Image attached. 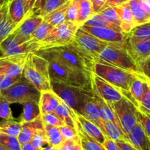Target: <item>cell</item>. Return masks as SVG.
Returning a JSON list of instances; mask_svg holds the SVG:
<instances>
[{
	"label": "cell",
	"mask_w": 150,
	"mask_h": 150,
	"mask_svg": "<svg viewBox=\"0 0 150 150\" xmlns=\"http://www.w3.org/2000/svg\"><path fill=\"white\" fill-rule=\"evenodd\" d=\"M45 59H54L70 67L93 74V59L74 42L62 47L41 50L35 52Z\"/></svg>",
	"instance_id": "6da1fadb"
},
{
	"label": "cell",
	"mask_w": 150,
	"mask_h": 150,
	"mask_svg": "<svg viewBox=\"0 0 150 150\" xmlns=\"http://www.w3.org/2000/svg\"><path fill=\"white\" fill-rule=\"evenodd\" d=\"M47 60L52 81L92 90L91 77L93 74L75 69L54 59H47Z\"/></svg>",
	"instance_id": "7a4b0ae2"
},
{
	"label": "cell",
	"mask_w": 150,
	"mask_h": 150,
	"mask_svg": "<svg viewBox=\"0 0 150 150\" xmlns=\"http://www.w3.org/2000/svg\"><path fill=\"white\" fill-rule=\"evenodd\" d=\"M23 76L40 91L52 89L49 61L35 53L27 55Z\"/></svg>",
	"instance_id": "3957f363"
},
{
	"label": "cell",
	"mask_w": 150,
	"mask_h": 150,
	"mask_svg": "<svg viewBox=\"0 0 150 150\" xmlns=\"http://www.w3.org/2000/svg\"><path fill=\"white\" fill-rule=\"evenodd\" d=\"M51 87L52 90L66 105L79 114H81L86 102L94 96V92L91 89L74 87L52 80Z\"/></svg>",
	"instance_id": "277c9868"
},
{
	"label": "cell",
	"mask_w": 150,
	"mask_h": 150,
	"mask_svg": "<svg viewBox=\"0 0 150 150\" xmlns=\"http://www.w3.org/2000/svg\"><path fill=\"white\" fill-rule=\"evenodd\" d=\"M99 59L131 73H141L138 66L127 51L125 41L110 43L99 53Z\"/></svg>",
	"instance_id": "5b68a950"
},
{
	"label": "cell",
	"mask_w": 150,
	"mask_h": 150,
	"mask_svg": "<svg viewBox=\"0 0 150 150\" xmlns=\"http://www.w3.org/2000/svg\"><path fill=\"white\" fill-rule=\"evenodd\" d=\"M93 73L114 86L119 90L129 91L134 74L98 59L93 65Z\"/></svg>",
	"instance_id": "8992f818"
},
{
	"label": "cell",
	"mask_w": 150,
	"mask_h": 150,
	"mask_svg": "<svg viewBox=\"0 0 150 150\" xmlns=\"http://www.w3.org/2000/svg\"><path fill=\"white\" fill-rule=\"evenodd\" d=\"M0 96L10 104L23 105L28 102H39L41 91L22 76L13 86L2 92Z\"/></svg>",
	"instance_id": "52a82bcc"
},
{
	"label": "cell",
	"mask_w": 150,
	"mask_h": 150,
	"mask_svg": "<svg viewBox=\"0 0 150 150\" xmlns=\"http://www.w3.org/2000/svg\"><path fill=\"white\" fill-rule=\"evenodd\" d=\"M79 27L80 26L77 24L67 21L54 27L50 35L40 43V50L71 44L74 41L75 34Z\"/></svg>",
	"instance_id": "ba28073f"
},
{
	"label": "cell",
	"mask_w": 150,
	"mask_h": 150,
	"mask_svg": "<svg viewBox=\"0 0 150 150\" xmlns=\"http://www.w3.org/2000/svg\"><path fill=\"white\" fill-rule=\"evenodd\" d=\"M110 104L120 122L122 130L127 135L138 122L137 118L138 108L125 96L118 102Z\"/></svg>",
	"instance_id": "9c48e42d"
},
{
	"label": "cell",
	"mask_w": 150,
	"mask_h": 150,
	"mask_svg": "<svg viewBox=\"0 0 150 150\" xmlns=\"http://www.w3.org/2000/svg\"><path fill=\"white\" fill-rule=\"evenodd\" d=\"M74 42L86 54L90 55L93 59L94 63L99 59V54L101 51L110 44L98 39L97 38L80 27L76 32Z\"/></svg>",
	"instance_id": "30bf717a"
},
{
	"label": "cell",
	"mask_w": 150,
	"mask_h": 150,
	"mask_svg": "<svg viewBox=\"0 0 150 150\" xmlns=\"http://www.w3.org/2000/svg\"><path fill=\"white\" fill-rule=\"evenodd\" d=\"M91 83L93 91L107 102H118L124 97L119 88L93 73L91 77Z\"/></svg>",
	"instance_id": "8fae6325"
},
{
	"label": "cell",
	"mask_w": 150,
	"mask_h": 150,
	"mask_svg": "<svg viewBox=\"0 0 150 150\" xmlns=\"http://www.w3.org/2000/svg\"><path fill=\"white\" fill-rule=\"evenodd\" d=\"M125 45L127 51L139 69L141 65L150 57V39L138 40L128 35L125 41Z\"/></svg>",
	"instance_id": "7c38bea8"
},
{
	"label": "cell",
	"mask_w": 150,
	"mask_h": 150,
	"mask_svg": "<svg viewBox=\"0 0 150 150\" xmlns=\"http://www.w3.org/2000/svg\"><path fill=\"white\" fill-rule=\"evenodd\" d=\"M80 28L97 38L98 39L108 43H122L126 41L128 37V35L125 33L105 27H91L83 24Z\"/></svg>",
	"instance_id": "4fadbf2b"
},
{
	"label": "cell",
	"mask_w": 150,
	"mask_h": 150,
	"mask_svg": "<svg viewBox=\"0 0 150 150\" xmlns=\"http://www.w3.org/2000/svg\"><path fill=\"white\" fill-rule=\"evenodd\" d=\"M43 20V17L39 16H30L24 18L14 32L18 37L25 41H30L38 26Z\"/></svg>",
	"instance_id": "5bb4252c"
},
{
	"label": "cell",
	"mask_w": 150,
	"mask_h": 150,
	"mask_svg": "<svg viewBox=\"0 0 150 150\" xmlns=\"http://www.w3.org/2000/svg\"><path fill=\"white\" fill-rule=\"evenodd\" d=\"M136 26L150 22V7L144 0H131L128 2Z\"/></svg>",
	"instance_id": "9a60e30c"
},
{
	"label": "cell",
	"mask_w": 150,
	"mask_h": 150,
	"mask_svg": "<svg viewBox=\"0 0 150 150\" xmlns=\"http://www.w3.org/2000/svg\"><path fill=\"white\" fill-rule=\"evenodd\" d=\"M127 138L128 143L136 150H150V140L140 122H138L134 129L128 134Z\"/></svg>",
	"instance_id": "2e32d148"
},
{
	"label": "cell",
	"mask_w": 150,
	"mask_h": 150,
	"mask_svg": "<svg viewBox=\"0 0 150 150\" xmlns=\"http://www.w3.org/2000/svg\"><path fill=\"white\" fill-rule=\"evenodd\" d=\"M61 102L62 100L60 97L52 89L41 91L39 99L41 114L44 115L54 112Z\"/></svg>",
	"instance_id": "e0dca14e"
},
{
	"label": "cell",
	"mask_w": 150,
	"mask_h": 150,
	"mask_svg": "<svg viewBox=\"0 0 150 150\" xmlns=\"http://www.w3.org/2000/svg\"><path fill=\"white\" fill-rule=\"evenodd\" d=\"M40 129H44V124L41 115L33 121L21 124V131L18 137L20 144L30 142L34 134Z\"/></svg>",
	"instance_id": "ac0fdd59"
},
{
	"label": "cell",
	"mask_w": 150,
	"mask_h": 150,
	"mask_svg": "<svg viewBox=\"0 0 150 150\" xmlns=\"http://www.w3.org/2000/svg\"><path fill=\"white\" fill-rule=\"evenodd\" d=\"M18 27L8 15V5L2 7L0 10V45L11 35Z\"/></svg>",
	"instance_id": "d6986e66"
},
{
	"label": "cell",
	"mask_w": 150,
	"mask_h": 150,
	"mask_svg": "<svg viewBox=\"0 0 150 150\" xmlns=\"http://www.w3.org/2000/svg\"><path fill=\"white\" fill-rule=\"evenodd\" d=\"M76 115H77V122H79L80 125L81 126L82 129L89 136H91L93 139H95L96 141H97L98 142L103 145L104 142H105V139H106V136L102 132L100 128L97 125H95L94 123H93V122L89 121L88 119H86L83 115L79 114V113H77V112H76Z\"/></svg>",
	"instance_id": "ffe728a7"
},
{
	"label": "cell",
	"mask_w": 150,
	"mask_h": 150,
	"mask_svg": "<svg viewBox=\"0 0 150 150\" xmlns=\"http://www.w3.org/2000/svg\"><path fill=\"white\" fill-rule=\"evenodd\" d=\"M114 8L120 17L121 22H122L120 27L122 33L129 35L132 29L136 27L130 7L127 3L122 6L114 7Z\"/></svg>",
	"instance_id": "44dd1931"
},
{
	"label": "cell",
	"mask_w": 150,
	"mask_h": 150,
	"mask_svg": "<svg viewBox=\"0 0 150 150\" xmlns=\"http://www.w3.org/2000/svg\"><path fill=\"white\" fill-rule=\"evenodd\" d=\"M105 136L116 142H127V135L118 125L110 121L102 120L100 127Z\"/></svg>",
	"instance_id": "7402d4cb"
},
{
	"label": "cell",
	"mask_w": 150,
	"mask_h": 150,
	"mask_svg": "<svg viewBox=\"0 0 150 150\" xmlns=\"http://www.w3.org/2000/svg\"><path fill=\"white\" fill-rule=\"evenodd\" d=\"M93 99H94L95 102H96V105H97L99 114H100V116L102 120L110 121V122H113V123L118 125L122 129L120 122H119V119H118L117 116H116V114L115 113L114 110L112 109L110 104L107 102L106 101H105L101 97H99L95 93Z\"/></svg>",
	"instance_id": "603a6c76"
},
{
	"label": "cell",
	"mask_w": 150,
	"mask_h": 150,
	"mask_svg": "<svg viewBox=\"0 0 150 150\" xmlns=\"http://www.w3.org/2000/svg\"><path fill=\"white\" fill-rule=\"evenodd\" d=\"M8 15L19 25L26 17V0H11L8 4Z\"/></svg>",
	"instance_id": "cb8c5ba5"
},
{
	"label": "cell",
	"mask_w": 150,
	"mask_h": 150,
	"mask_svg": "<svg viewBox=\"0 0 150 150\" xmlns=\"http://www.w3.org/2000/svg\"><path fill=\"white\" fill-rule=\"evenodd\" d=\"M59 118L65 123L67 126L77 129V115L76 112L67 105L62 101L54 111Z\"/></svg>",
	"instance_id": "d4e9b609"
},
{
	"label": "cell",
	"mask_w": 150,
	"mask_h": 150,
	"mask_svg": "<svg viewBox=\"0 0 150 150\" xmlns=\"http://www.w3.org/2000/svg\"><path fill=\"white\" fill-rule=\"evenodd\" d=\"M70 1L66 2L61 7L56 9L55 11H52L50 14L47 15L46 16L43 17V19L44 21L47 22L48 24H51L54 27H57L60 24H63L65 21H66V12L69 8Z\"/></svg>",
	"instance_id": "484cf974"
},
{
	"label": "cell",
	"mask_w": 150,
	"mask_h": 150,
	"mask_svg": "<svg viewBox=\"0 0 150 150\" xmlns=\"http://www.w3.org/2000/svg\"><path fill=\"white\" fill-rule=\"evenodd\" d=\"M39 102H28L23 104V112L19 122L21 124L30 122L41 116Z\"/></svg>",
	"instance_id": "4316f807"
},
{
	"label": "cell",
	"mask_w": 150,
	"mask_h": 150,
	"mask_svg": "<svg viewBox=\"0 0 150 150\" xmlns=\"http://www.w3.org/2000/svg\"><path fill=\"white\" fill-rule=\"evenodd\" d=\"M77 130L78 136L80 140V144L84 150H106L102 144L98 142L93 138L89 136L80 125L79 122H77Z\"/></svg>",
	"instance_id": "83f0119b"
},
{
	"label": "cell",
	"mask_w": 150,
	"mask_h": 150,
	"mask_svg": "<svg viewBox=\"0 0 150 150\" xmlns=\"http://www.w3.org/2000/svg\"><path fill=\"white\" fill-rule=\"evenodd\" d=\"M81 115L97 125L99 128L101 127L102 119L99 114V109L93 98L86 102L84 108L82 110Z\"/></svg>",
	"instance_id": "f1b7e54d"
},
{
	"label": "cell",
	"mask_w": 150,
	"mask_h": 150,
	"mask_svg": "<svg viewBox=\"0 0 150 150\" xmlns=\"http://www.w3.org/2000/svg\"><path fill=\"white\" fill-rule=\"evenodd\" d=\"M144 74L141 73L134 74L129 86V93L135 99L138 107L144 93Z\"/></svg>",
	"instance_id": "f546056e"
},
{
	"label": "cell",
	"mask_w": 150,
	"mask_h": 150,
	"mask_svg": "<svg viewBox=\"0 0 150 150\" xmlns=\"http://www.w3.org/2000/svg\"><path fill=\"white\" fill-rule=\"evenodd\" d=\"M78 2V18L77 24L80 26L85 24L93 16V6L91 0H77Z\"/></svg>",
	"instance_id": "4dcf8cb0"
},
{
	"label": "cell",
	"mask_w": 150,
	"mask_h": 150,
	"mask_svg": "<svg viewBox=\"0 0 150 150\" xmlns=\"http://www.w3.org/2000/svg\"><path fill=\"white\" fill-rule=\"evenodd\" d=\"M44 130L47 135L49 145L54 147H59L63 144L66 139L60 132L59 127L52 126L44 123Z\"/></svg>",
	"instance_id": "1f68e13d"
},
{
	"label": "cell",
	"mask_w": 150,
	"mask_h": 150,
	"mask_svg": "<svg viewBox=\"0 0 150 150\" xmlns=\"http://www.w3.org/2000/svg\"><path fill=\"white\" fill-rule=\"evenodd\" d=\"M84 24L87 26H91V27H105V28L112 29V30H114L116 31L122 33L120 26L108 21L99 13H93V16Z\"/></svg>",
	"instance_id": "d6a6232c"
},
{
	"label": "cell",
	"mask_w": 150,
	"mask_h": 150,
	"mask_svg": "<svg viewBox=\"0 0 150 150\" xmlns=\"http://www.w3.org/2000/svg\"><path fill=\"white\" fill-rule=\"evenodd\" d=\"M21 131V123L14 119L0 121V133L6 134L18 138Z\"/></svg>",
	"instance_id": "836d02e7"
},
{
	"label": "cell",
	"mask_w": 150,
	"mask_h": 150,
	"mask_svg": "<svg viewBox=\"0 0 150 150\" xmlns=\"http://www.w3.org/2000/svg\"><path fill=\"white\" fill-rule=\"evenodd\" d=\"M70 0H46L44 5L38 10L33 16H39L44 17L50 14L52 11H55L68 2Z\"/></svg>",
	"instance_id": "e575fe53"
},
{
	"label": "cell",
	"mask_w": 150,
	"mask_h": 150,
	"mask_svg": "<svg viewBox=\"0 0 150 150\" xmlns=\"http://www.w3.org/2000/svg\"><path fill=\"white\" fill-rule=\"evenodd\" d=\"M54 28V27L53 26L43 20L42 22L36 28L35 31L33 34L32 38H33L35 41H38V42H43L50 35Z\"/></svg>",
	"instance_id": "d590c367"
},
{
	"label": "cell",
	"mask_w": 150,
	"mask_h": 150,
	"mask_svg": "<svg viewBox=\"0 0 150 150\" xmlns=\"http://www.w3.org/2000/svg\"><path fill=\"white\" fill-rule=\"evenodd\" d=\"M128 35L138 40L150 39V22L138 25L132 29Z\"/></svg>",
	"instance_id": "8d00e7d4"
},
{
	"label": "cell",
	"mask_w": 150,
	"mask_h": 150,
	"mask_svg": "<svg viewBox=\"0 0 150 150\" xmlns=\"http://www.w3.org/2000/svg\"><path fill=\"white\" fill-rule=\"evenodd\" d=\"M144 93L138 107V110L143 113L150 114V88L146 81V77L144 75Z\"/></svg>",
	"instance_id": "74e56055"
},
{
	"label": "cell",
	"mask_w": 150,
	"mask_h": 150,
	"mask_svg": "<svg viewBox=\"0 0 150 150\" xmlns=\"http://www.w3.org/2000/svg\"><path fill=\"white\" fill-rule=\"evenodd\" d=\"M0 144L10 150H21V144L17 137L0 133Z\"/></svg>",
	"instance_id": "f35d334b"
},
{
	"label": "cell",
	"mask_w": 150,
	"mask_h": 150,
	"mask_svg": "<svg viewBox=\"0 0 150 150\" xmlns=\"http://www.w3.org/2000/svg\"><path fill=\"white\" fill-rule=\"evenodd\" d=\"M30 142L38 150H40L44 147L47 146L49 145V143L45 130L44 129L38 130L34 134Z\"/></svg>",
	"instance_id": "ab89813d"
},
{
	"label": "cell",
	"mask_w": 150,
	"mask_h": 150,
	"mask_svg": "<svg viewBox=\"0 0 150 150\" xmlns=\"http://www.w3.org/2000/svg\"><path fill=\"white\" fill-rule=\"evenodd\" d=\"M99 13L110 22L121 26V19L114 7H108L99 11Z\"/></svg>",
	"instance_id": "60d3db41"
},
{
	"label": "cell",
	"mask_w": 150,
	"mask_h": 150,
	"mask_svg": "<svg viewBox=\"0 0 150 150\" xmlns=\"http://www.w3.org/2000/svg\"><path fill=\"white\" fill-rule=\"evenodd\" d=\"M78 18V2L77 0H70L66 12V21L77 24Z\"/></svg>",
	"instance_id": "b9f144b4"
},
{
	"label": "cell",
	"mask_w": 150,
	"mask_h": 150,
	"mask_svg": "<svg viewBox=\"0 0 150 150\" xmlns=\"http://www.w3.org/2000/svg\"><path fill=\"white\" fill-rule=\"evenodd\" d=\"M10 105L11 104L0 96V118L2 119H14Z\"/></svg>",
	"instance_id": "7bdbcfd3"
},
{
	"label": "cell",
	"mask_w": 150,
	"mask_h": 150,
	"mask_svg": "<svg viewBox=\"0 0 150 150\" xmlns=\"http://www.w3.org/2000/svg\"><path fill=\"white\" fill-rule=\"evenodd\" d=\"M42 116L43 121L44 123L48 124V125H52V126L57 127H61L65 126V123L57 116L55 112H50V113H47V114L41 115Z\"/></svg>",
	"instance_id": "ee69618b"
},
{
	"label": "cell",
	"mask_w": 150,
	"mask_h": 150,
	"mask_svg": "<svg viewBox=\"0 0 150 150\" xmlns=\"http://www.w3.org/2000/svg\"><path fill=\"white\" fill-rule=\"evenodd\" d=\"M137 118H138V122H140L142 126L146 135L148 136L149 139L150 140V114L143 113L138 110Z\"/></svg>",
	"instance_id": "f6af8a7d"
},
{
	"label": "cell",
	"mask_w": 150,
	"mask_h": 150,
	"mask_svg": "<svg viewBox=\"0 0 150 150\" xmlns=\"http://www.w3.org/2000/svg\"><path fill=\"white\" fill-rule=\"evenodd\" d=\"M60 129V132L62 133L63 136L64 137V138L66 140H71V141H77L78 140L79 136H78V132L77 130L74 128H72L71 127L67 126V125H65V126L61 127H59Z\"/></svg>",
	"instance_id": "bcb514c9"
},
{
	"label": "cell",
	"mask_w": 150,
	"mask_h": 150,
	"mask_svg": "<svg viewBox=\"0 0 150 150\" xmlns=\"http://www.w3.org/2000/svg\"><path fill=\"white\" fill-rule=\"evenodd\" d=\"M21 76H16V77H11V76H5L4 78L0 83V93L8 90V88L13 86L15 83H16L20 80Z\"/></svg>",
	"instance_id": "7dc6e473"
},
{
	"label": "cell",
	"mask_w": 150,
	"mask_h": 150,
	"mask_svg": "<svg viewBox=\"0 0 150 150\" xmlns=\"http://www.w3.org/2000/svg\"><path fill=\"white\" fill-rule=\"evenodd\" d=\"M78 140H77V141H78ZM77 141L66 140L60 146L58 147V150H76V142H77Z\"/></svg>",
	"instance_id": "c3c4849f"
},
{
	"label": "cell",
	"mask_w": 150,
	"mask_h": 150,
	"mask_svg": "<svg viewBox=\"0 0 150 150\" xmlns=\"http://www.w3.org/2000/svg\"><path fill=\"white\" fill-rule=\"evenodd\" d=\"M92 6H93V13H99L103 8L108 0H91Z\"/></svg>",
	"instance_id": "681fc988"
},
{
	"label": "cell",
	"mask_w": 150,
	"mask_h": 150,
	"mask_svg": "<svg viewBox=\"0 0 150 150\" xmlns=\"http://www.w3.org/2000/svg\"><path fill=\"white\" fill-rule=\"evenodd\" d=\"M141 74L150 80V57L147 59L140 67Z\"/></svg>",
	"instance_id": "f907efd6"
},
{
	"label": "cell",
	"mask_w": 150,
	"mask_h": 150,
	"mask_svg": "<svg viewBox=\"0 0 150 150\" xmlns=\"http://www.w3.org/2000/svg\"><path fill=\"white\" fill-rule=\"evenodd\" d=\"M129 1H131V0H108V2H106L103 8H108V7L122 6V5H125V4H127Z\"/></svg>",
	"instance_id": "816d5d0a"
},
{
	"label": "cell",
	"mask_w": 150,
	"mask_h": 150,
	"mask_svg": "<svg viewBox=\"0 0 150 150\" xmlns=\"http://www.w3.org/2000/svg\"><path fill=\"white\" fill-rule=\"evenodd\" d=\"M103 146L106 149V150H120L116 141H112V140L110 139L107 137L105 142H104Z\"/></svg>",
	"instance_id": "f5cc1de1"
},
{
	"label": "cell",
	"mask_w": 150,
	"mask_h": 150,
	"mask_svg": "<svg viewBox=\"0 0 150 150\" xmlns=\"http://www.w3.org/2000/svg\"><path fill=\"white\" fill-rule=\"evenodd\" d=\"M37 0H26V17L30 16L33 15V9Z\"/></svg>",
	"instance_id": "db71d44e"
},
{
	"label": "cell",
	"mask_w": 150,
	"mask_h": 150,
	"mask_svg": "<svg viewBox=\"0 0 150 150\" xmlns=\"http://www.w3.org/2000/svg\"><path fill=\"white\" fill-rule=\"evenodd\" d=\"M120 150H136L130 144L127 142H116Z\"/></svg>",
	"instance_id": "11a10c76"
},
{
	"label": "cell",
	"mask_w": 150,
	"mask_h": 150,
	"mask_svg": "<svg viewBox=\"0 0 150 150\" xmlns=\"http://www.w3.org/2000/svg\"><path fill=\"white\" fill-rule=\"evenodd\" d=\"M21 150H38L32 144L31 142L26 143V144H21Z\"/></svg>",
	"instance_id": "9f6ffc18"
},
{
	"label": "cell",
	"mask_w": 150,
	"mask_h": 150,
	"mask_svg": "<svg viewBox=\"0 0 150 150\" xmlns=\"http://www.w3.org/2000/svg\"><path fill=\"white\" fill-rule=\"evenodd\" d=\"M45 1L46 0H37V1H36L35 5V7H34V9H33V15L36 12V11H38V10L39 9V8H41L43 5H44V3L45 2Z\"/></svg>",
	"instance_id": "6f0895ef"
},
{
	"label": "cell",
	"mask_w": 150,
	"mask_h": 150,
	"mask_svg": "<svg viewBox=\"0 0 150 150\" xmlns=\"http://www.w3.org/2000/svg\"><path fill=\"white\" fill-rule=\"evenodd\" d=\"M40 150H58V147H54L52 146L48 145L47 146L44 147V148H42Z\"/></svg>",
	"instance_id": "680465c9"
},
{
	"label": "cell",
	"mask_w": 150,
	"mask_h": 150,
	"mask_svg": "<svg viewBox=\"0 0 150 150\" xmlns=\"http://www.w3.org/2000/svg\"><path fill=\"white\" fill-rule=\"evenodd\" d=\"M10 0H0V6L2 7L5 5H8Z\"/></svg>",
	"instance_id": "91938a15"
},
{
	"label": "cell",
	"mask_w": 150,
	"mask_h": 150,
	"mask_svg": "<svg viewBox=\"0 0 150 150\" xmlns=\"http://www.w3.org/2000/svg\"><path fill=\"white\" fill-rule=\"evenodd\" d=\"M5 76H6V75H5V74L4 73V72L0 71V83H1V81H2V79L4 78V77H5ZM0 95H1V93H0Z\"/></svg>",
	"instance_id": "94428289"
},
{
	"label": "cell",
	"mask_w": 150,
	"mask_h": 150,
	"mask_svg": "<svg viewBox=\"0 0 150 150\" xmlns=\"http://www.w3.org/2000/svg\"><path fill=\"white\" fill-rule=\"evenodd\" d=\"M0 150H10L9 149L7 148L6 146H5L4 145H2V144H0Z\"/></svg>",
	"instance_id": "6125c7cd"
},
{
	"label": "cell",
	"mask_w": 150,
	"mask_h": 150,
	"mask_svg": "<svg viewBox=\"0 0 150 150\" xmlns=\"http://www.w3.org/2000/svg\"><path fill=\"white\" fill-rule=\"evenodd\" d=\"M146 81L147 84H148L149 87V88H150V80H149V79L147 78V77H146Z\"/></svg>",
	"instance_id": "be15d7a7"
},
{
	"label": "cell",
	"mask_w": 150,
	"mask_h": 150,
	"mask_svg": "<svg viewBox=\"0 0 150 150\" xmlns=\"http://www.w3.org/2000/svg\"><path fill=\"white\" fill-rule=\"evenodd\" d=\"M144 1L150 7V0H144Z\"/></svg>",
	"instance_id": "e7e4bbea"
},
{
	"label": "cell",
	"mask_w": 150,
	"mask_h": 150,
	"mask_svg": "<svg viewBox=\"0 0 150 150\" xmlns=\"http://www.w3.org/2000/svg\"><path fill=\"white\" fill-rule=\"evenodd\" d=\"M1 8H2V7H1V6H0V10H1Z\"/></svg>",
	"instance_id": "03108f58"
},
{
	"label": "cell",
	"mask_w": 150,
	"mask_h": 150,
	"mask_svg": "<svg viewBox=\"0 0 150 150\" xmlns=\"http://www.w3.org/2000/svg\"><path fill=\"white\" fill-rule=\"evenodd\" d=\"M10 1H11V0H10Z\"/></svg>",
	"instance_id": "003e7915"
}]
</instances>
